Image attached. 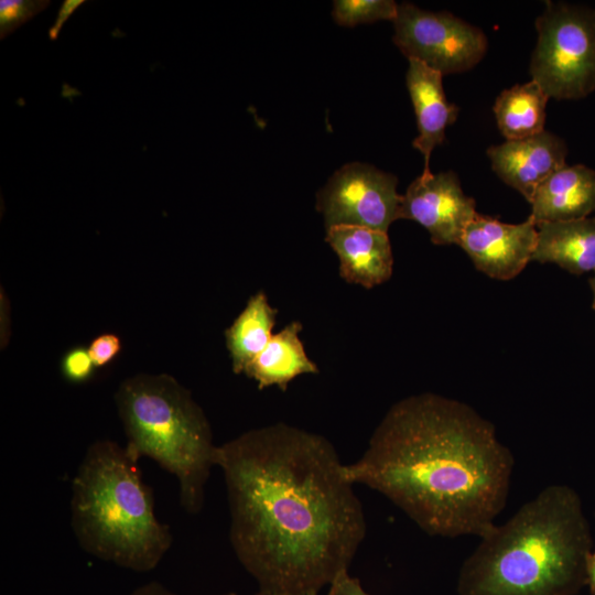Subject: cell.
<instances>
[{"label": "cell", "instance_id": "obj_1", "mask_svg": "<svg viewBox=\"0 0 595 595\" xmlns=\"http://www.w3.org/2000/svg\"><path fill=\"white\" fill-rule=\"evenodd\" d=\"M237 559L268 595L320 593L365 539L361 504L324 436L285 423L217 446Z\"/></svg>", "mask_w": 595, "mask_h": 595}, {"label": "cell", "instance_id": "obj_2", "mask_svg": "<svg viewBox=\"0 0 595 595\" xmlns=\"http://www.w3.org/2000/svg\"><path fill=\"white\" fill-rule=\"evenodd\" d=\"M513 464L489 421L463 402L428 392L394 403L344 472L430 536L480 538L506 506Z\"/></svg>", "mask_w": 595, "mask_h": 595}, {"label": "cell", "instance_id": "obj_3", "mask_svg": "<svg viewBox=\"0 0 595 595\" xmlns=\"http://www.w3.org/2000/svg\"><path fill=\"white\" fill-rule=\"evenodd\" d=\"M592 545L577 493L550 485L480 537L459 570L457 594L577 595Z\"/></svg>", "mask_w": 595, "mask_h": 595}, {"label": "cell", "instance_id": "obj_4", "mask_svg": "<svg viewBox=\"0 0 595 595\" xmlns=\"http://www.w3.org/2000/svg\"><path fill=\"white\" fill-rule=\"evenodd\" d=\"M138 461L113 441L94 442L72 483L71 524L90 555L149 572L169 551L173 537L155 515Z\"/></svg>", "mask_w": 595, "mask_h": 595}, {"label": "cell", "instance_id": "obj_5", "mask_svg": "<svg viewBox=\"0 0 595 595\" xmlns=\"http://www.w3.org/2000/svg\"><path fill=\"white\" fill-rule=\"evenodd\" d=\"M115 399L126 448L137 459L149 457L173 475L181 506L191 515L198 513L217 446L191 392L172 376L140 374L125 379Z\"/></svg>", "mask_w": 595, "mask_h": 595}, {"label": "cell", "instance_id": "obj_6", "mask_svg": "<svg viewBox=\"0 0 595 595\" xmlns=\"http://www.w3.org/2000/svg\"><path fill=\"white\" fill-rule=\"evenodd\" d=\"M531 79L549 98L581 99L595 90V9L547 1L536 20Z\"/></svg>", "mask_w": 595, "mask_h": 595}, {"label": "cell", "instance_id": "obj_7", "mask_svg": "<svg viewBox=\"0 0 595 595\" xmlns=\"http://www.w3.org/2000/svg\"><path fill=\"white\" fill-rule=\"evenodd\" d=\"M393 26V42L402 54L442 75L472 69L488 47L479 28L451 12L425 11L408 2L398 4Z\"/></svg>", "mask_w": 595, "mask_h": 595}, {"label": "cell", "instance_id": "obj_8", "mask_svg": "<svg viewBox=\"0 0 595 595\" xmlns=\"http://www.w3.org/2000/svg\"><path fill=\"white\" fill-rule=\"evenodd\" d=\"M397 184L394 175L371 165L346 164L318 192L316 208L326 229L355 226L387 232L401 218Z\"/></svg>", "mask_w": 595, "mask_h": 595}, {"label": "cell", "instance_id": "obj_9", "mask_svg": "<svg viewBox=\"0 0 595 595\" xmlns=\"http://www.w3.org/2000/svg\"><path fill=\"white\" fill-rule=\"evenodd\" d=\"M476 215L474 198L452 171L421 174L402 195L401 218L423 226L435 245H458Z\"/></svg>", "mask_w": 595, "mask_h": 595}, {"label": "cell", "instance_id": "obj_10", "mask_svg": "<svg viewBox=\"0 0 595 595\" xmlns=\"http://www.w3.org/2000/svg\"><path fill=\"white\" fill-rule=\"evenodd\" d=\"M537 235V224L531 216L520 224H507L477 213L458 246L488 277L510 280L532 261Z\"/></svg>", "mask_w": 595, "mask_h": 595}, {"label": "cell", "instance_id": "obj_11", "mask_svg": "<svg viewBox=\"0 0 595 595\" xmlns=\"http://www.w3.org/2000/svg\"><path fill=\"white\" fill-rule=\"evenodd\" d=\"M566 154L564 140L547 130L527 139L506 140L487 150L494 172L529 203L539 186L566 165Z\"/></svg>", "mask_w": 595, "mask_h": 595}, {"label": "cell", "instance_id": "obj_12", "mask_svg": "<svg viewBox=\"0 0 595 595\" xmlns=\"http://www.w3.org/2000/svg\"><path fill=\"white\" fill-rule=\"evenodd\" d=\"M325 240L337 255L346 282L371 289L390 279L393 256L387 232L338 226L326 229Z\"/></svg>", "mask_w": 595, "mask_h": 595}, {"label": "cell", "instance_id": "obj_13", "mask_svg": "<svg viewBox=\"0 0 595 595\" xmlns=\"http://www.w3.org/2000/svg\"><path fill=\"white\" fill-rule=\"evenodd\" d=\"M443 75L425 64L409 60L405 75L407 87L411 97L419 136L412 145L424 158L422 174H430V158L433 149L445 140V130L455 122L458 107L447 101L443 84Z\"/></svg>", "mask_w": 595, "mask_h": 595}, {"label": "cell", "instance_id": "obj_14", "mask_svg": "<svg viewBox=\"0 0 595 595\" xmlns=\"http://www.w3.org/2000/svg\"><path fill=\"white\" fill-rule=\"evenodd\" d=\"M530 204L537 225L588 217L595 210V171L583 164L561 167L539 186Z\"/></svg>", "mask_w": 595, "mask_h": 595}, {"label": "cell", "instance_id": "obj_15", "mask_svg": "<svg viewBox=\"0 0 595 595\" xmlns=\"http://www.w3.org/2000/svg\"><path fill=\"white\" fill-rule=\"evenodd\" d=\"M532 261L552 262L571 273L595 270V217L537 225Z\"/></svg>", "mask_w": 595, "mask_h": 595}, {"label": "cell", "instance_id": "obj_16", "mask_svg": "<svg viewBox=\"0 0 595 595\" xmlns=\"http://www.w3.org/2000/svg\"><path fill=\"white\" fill-rule=\"evenodd\" d=\"M302 324L291 322L274 334L266 348L246 367L244 374L253 379L258 388L275 386L282 391L300 375L317 374V365L307 356L300 338Z\"/></svg>", "mask_w": 595, "mask_h": 595}, {"label": "cell", "instance_id": "obj_17", "mask_svg": "<svg viewBox=\"0 0 595 595\" xmlns=\"http://www.w3.org/2000/svg\"><path fill=\"white\" fill-rule=\"evenodd\" d=\"M278 310L272 307L263 291L250 296L245 309L225 331L226 346L235 374L246 367L266 348L272 336Z\"/></svg>", "mask_w": 595, "mask_h": 595}, {"label": "cell", "instance_id": "obj_18", "mask_svg": "<svg viewBox=\"0 0 595 595\" xmlns=\"http://www.w3.org/2000/svg\"><path fill=\"white\" fill-rule=\"evenodd\" d=\"M549 96L534 80L502 90L495 100L497 126L507 141L543 132Z\"/></svg>", "mask_w": 595, "mask_h": 595}, {"label": "cell", "instance_id": "obj_19", "mask_svg": "<svg viewBox=\"0 0 595 595\" xmlns=\"http://www.w3.org/2000/svg\"><path fill=\"white\" fill-rule=\"evenodd\" d=\"M332 11L334 20L344 26L393 20L398 4L392 0H335Z\"/></svg>", "mask_w": 595, "mask_h": 595}, {"label": "cell", "instance_id": "obj_20", "mask_svg": "<svg viewBox=\"0 0 595 595\" xmlns=\"http://www.w3.org/2000/svg\"><path fill=\"white\" fill-rule=\"evenodd\" d=\"M51 4L48 0H0V40Z\"/></svg>", "mask_w": 595, "mask_h": 595}, {"label": "cell", "instance_id": "obj_21", "mask_svg": "<svg viewBox=\"0 0 595 595\" xmlns=\"http://www.w3.org/2000/svg\"><path fill=\"white\" fill-rule=\"evenodd\" d=\"M96 366L87 347L76 346L65 353L61 361V370L66 380L83 383L95 374Z\"/></svg>", "mask_w": 595, "mask_h": 595}, {"label": "cell", "instance_id": "obj_22", "mask_svg": "<svg viewBox=\"0 0 595 595\" xmlns=\"http://www.w3.org/2000/svg\"><path fill=\"white\" fill-rule=\"evenodd\" d=\"M87 348L96 368L105 367L120 353L121 340L112 333H105L95 337Z\"/></svg>", "mask_w": 595, "mask_h": 595}, {"label": "cell", "instance_id": "obj_23", "mask_svg": "<svg viewBox=\"0 0 595 595\" xmlns=\"http://www.w3.org/2000/svg\"><path fill=\"white\" fill-rule=\"evenodd\" d=\"M328 586L327 595H369L360 581L350 576L348 571L337 575Z\"/></svg>", "mask_w": 595, "mask_h": 595}, {"label": "cell", "instance_id": "obj_24", "mask_svg": "<svg viewBox=\"0 0 595 595\" xmlns=\"http://www.w3.org/2000/svg\"><path fill=\"white\" fill-rule=\"evenodd\" d=\"M85 0H64L60 7L54 24L48 30V37L55 41L58 37L63 24L79 8Z\"/></svg>", "mask_w": 595, "mask_h": 595}, {"label": "cell", "instance_id": "obj_25", "mask_svg": "<svg viewBox=\"0 0 595 595\" xmlns=\"http://www.w3.org/2000/svg\"><path fill=\"white\" fill-rule=\"evenodd\" d=\"M129 595H176L173 592H171L169 588H166L164 585H162L159 582H150L148 584H144L138 588H136L132 593ZM221 595H237L234 592L221 594Z\"/></svg>", "mask_w": 595, "mask_h": 595}, {"label": "cell", "instance_id": "obj_26", "mask_svg": "<svg viewBox=\"0 0 595 595\" xmlns=\"http://www.w3.org/2000/svg\"><path fill=\"white\" fill-rule=\"evenodd\" d=\"M587 584L592 595H595V551L592 552L587 560Z\"/></svg>", "mask_w": 595, "mask_h": 595}, {"label": "cell", "instance_id": "obj_27", "mask_svg": "<svg viewBox=\"0 0 595 595\" xmlns=\"http://www.w3.org/2000/svg\"><path fill=\"white\" fill-rule=\"evenodd\" d=\"M589 284H591L593 295H594L593 309L595 310V275L589 280Z\"/></svg>", "mask_w": 595, "mask_h": 595}, {"label": "cell", "instance_id": "obj_28", "mask_svg": "<svg viewBox=\"0 0 595 595\" xmlns=\"http://www.w3.org/2000/svg\"><path fill=\"white\" fill-rule=\"evenodd\" d=\"M255 595H268V594H264V593L258 591ZM307 595H320V593H311V594H307Z\"/></svg>", "mask_w": 595, "mask_h": 595}]
</instances>
